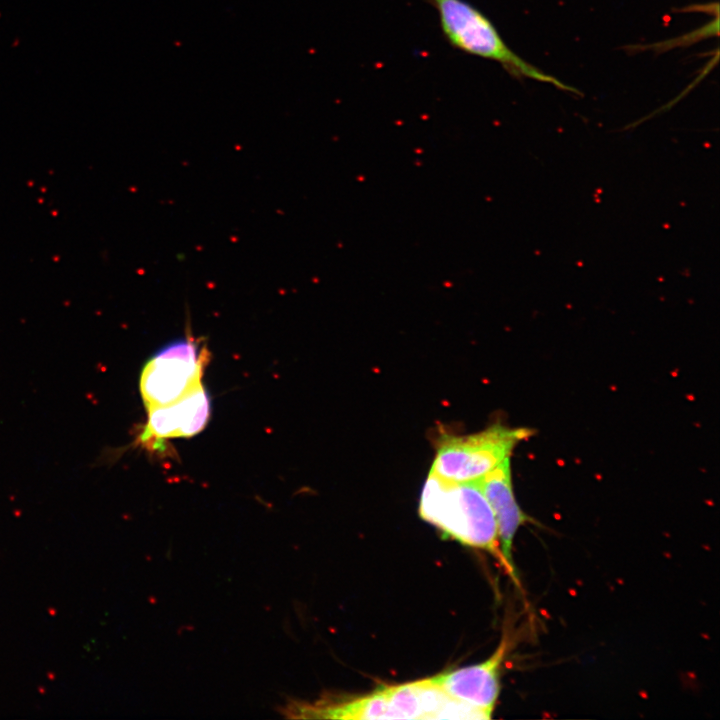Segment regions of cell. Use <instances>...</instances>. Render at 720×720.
Listing matches in <instances>:
<instances>
[{
  "instance_id": "obj_3",
  "label": "cell",
  "mask_w": 720,
  "mask_h": 720,
  "mask_svg": "<svg viewBox=\"0 0 720 720\" xmlns=\"http://www.w3.org/2000/svg\"><path fill=\"white\" fill-rule=\"evenodd\" d=\"M531 433L528 428L494 424L468 435L443 434L431 472L454 482L476 481L510 458L514 448Z\"/></svg>"
},
{
  "instance_id": "obj_6",
  "label": "cell",
  "mask_w": 720,
  "mask_h": 720,
  "mask_svg": "<svg viewBox=\"0 0 720 720\" xmlns=\"http://www.w3.org/2000/svg\"><path fill=\"white\" fill-rule=\"evenodd\" d=\"M210 398L199 384L177 400L147 408L142 442L175 437H191L202 431L210 416Z\"/></svg>"
},
{
  "instance_id": "obj_5",
  "label": "cell",
  "mask_w": 720,
  "mask_h": 720,
  "mask_svg": "<svg viewBox=\"0 0 720 720\" xmlns=\"http://www.w3.org/2000/svg\"><path fill=\"white\" fill-rule=\"evenodd\" d=\"M507 648V641L503 639L485 661L438 674L430 679L451 698L491 717L500 692V670Z\"/></svg>"
},
{
  "instance_id": "obj_1",
  "label": "cell",
  "mask_w": 720,
  "mask_h": 720,
  "mask_svg": "<svg viewBox=\"0 0 720 720\" xmlns=\"http://www.w3.org/2000/svg\"><path fill=\"white\" fill-rule=\"evenodd\" d=\"M418 512L442 536L487 551L504 565L493 510L475 481L454 482L430 471Z\"/></svg>"
},
{
  "instance_id": "obj_4",
  "label": "cell",
  "mask_w": 720,
  "mask_h": 720,
  "mask_svg": "<svg viewBox=\"0 0 720 720\" xmlns=\"http://www.w3.org/2000/svg\"><path fill=\"white\" fill-rule=\"evenodd\" d=\"M208 361L206 346L193 337L176 340L157 351L140 376L146 409L171 403L201 384Z\"/></svg>"
},
{
  "instance_id": "obj_2",
  "label": "cell",
  "mask_w": 720,
  "mask_h": 720,
  "mask_svg": "<svg viewBox=\"0 0 720 720\" xmlns=\"http://www.w3.org/2000/svg\"><path fill=\"white\" fill-rule=\"evenodd\" d=\"M438 14L446 40L467 54L492 60L511 76L549 83L561 90L578 93L560 80L532 66L505 43L494 24L478 8L465 0H425Z\"/></svg>"
},
{
  "instance_id": "obj_7",
  "label": "cell",
  "mask_w": 720,
  "mask_h": 720,
  "mask_svg": "<svg viewBox=\"0 0 720 720\" xmlns=\"http://www.w3.org/2000/svg\"><path fill=\"white\" fill-rule=\"evenodd\" d=\"M489 502L498 529L504 568L517 580L513 563V544L518 529L529 521L516 501L511 477L510 458L475 481Z\"/></svg>"
}]
</instances>
